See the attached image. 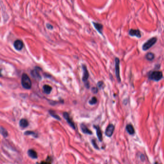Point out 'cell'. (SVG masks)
<instances>
[{"instance_id": "6da1fadb", "label": "cell", "mask_w": 164, "mask_h": 164, "mask_svg": "<svg viewBox=\"0 0 164 164\" xmlns=\"http://www.w3.org/2000/svg\"><path fill=\"white\" fill-rule=\"evenodd\" d=\"M163 78V75L161 71L154 70L148 74V78L150 80L158 81Z\"/></svg>"}, {"instance_id": "7a4b0ae2", "label": "cell", "mask_w": 164, "mask_h": 164, "mask_svg": "<svg viewBox=\"0 0 164 164\" xmlns=\"http://www.w3.org/2000/svg\"><path fill=\"white\" fill-rule=\"evenodd\" d=\"M21 84L23 88L29 90L31 89L32 82L27 74L25 73L22 74L21 78Z\"/></svg>"}, {"instance_id": "3957f363", "label": "cell", "mask_w": 164, "mask_h": 164, "mask_svg": "<svg viewBox=\"0 0 164 164\" xmlns=\"http://www.w3.org/2000/svg\"><path fill=\"white\" fill-rule=\"evenodd\" d=\"M157 40V39L156 37H153L148 40L145 43L143 44L142 47V50L143 51H147L156 43Z\"/></svg>"}, {"instance_id": "277c9868", "label": "cell", "mask_w": 164, "mask_h": 164, "mask_svg": "<svg viewBox=\"0 0 164 164\" xmlns=\"http://www.w3.org/2000/svg\"><path fill=\"white\" fill-rule=\"evenodd\" d=\"M120 60L119 58H115V69H116V75L119 82H120L121 79L120 77V68H119Z\"/></svg>"}, {"instance_id": "5b68a950", "label": "cell", "mask_w": 164, "mask_h": 164, "mask_svg": "<svg viewBox=\"0 0 164 164\" xmlns=\"http://www.w3.org/2000/svg\"><path fill=\"white\" fill-rule=\"evenodd\" d=\"M39 68H40L38 67H36L34 69L31 70L30 72V74L32 77L34 79L39 80L41 79V76L40 75V72H39L40 70H41V69H39Z\"/></svg>"}, {"instance_id": "8992f818", "label": "cell", "mask_w": 164, "mask_h": 164, "mask_svg": "<svg viewBox=\"0 0 164 164\" xmlns=\"http://www.w3.org/2000/svg\"><path fill=\"white\" fill-rule=\"evenodd\" d=\"M63 116H64V119L67 120V122L68 123V124L69 125V126L73 129H75V124H74L73 121H72V119L70 118L69 114L67 112H64L63 114Z\"/></svg>"}, {"instance_id": "52a82bcc", "label": "cell", "mask_w": 164, "mask_h": 164, "mask_svg": "<svg viewBox=\"0 0 164 164\" xmlns=\"http://www.w3.org/2000/svg\"><path fill=\"white\" fill-rule=\"evenodd\" d=\"M114 130H115V127L113 125H109L106 128V129L105 132V134L106 136H107L108 137H110L112 136V135L113 134Z\"/></svg>"}, {"instance_id": "ba28073f", "label": "cell", "mask_w": 164, "mask_h": 164, "mask_svg": "<svg viewBox=\"0 0 164 164\" xmlns=\"http://www.w3.org/2000/svg\"><path fill=\"white\" fill-rule=\"evenodd\" d=\"M23 41L21 40H17L15 41L14 43V46L15 48L17 51H20L23 48Z\"/></svg>"}, {"instance_id": "9c48e42d", "label": "cell", "mask_w": 164, "mask_h": 164, "mask_svg": "<svg viewBox=\"0 0 164 164\" xmlns=\"http://www.w3.org/2000/svg\"><path fill=\"white\" fill-rule=\"evenodd\" d=\"M129 33L131 36H135L138 38H140L141 37V32L139 29H130Z\"/></svg>"}, {"instance_id": "30bf717a", "label": "cell", "mask_w": 164, "mask_h": 164, "mask_svg": "<svg viewBox=\"0 0 164 164\" xmlns=\"http://www.w3.org/2000/svg\"><path fill=\"white\" fill-rule=\"evenodd\" d=\"M82 69H83V71L82 80L84 82H86L87 81V80L89 78V74L88 71L87 70V68H86V66L84 65H82Z\"/></svg>"}, {"instance_id": "8fae6325", "label": "cell", "mask_w": 164, "mask_h": 164, "mask_svg": "<svg viewBox=\"0 0 164 164\" xmlns=\"http://www.w3.org/2000/svg\"><path fill=\"white\" fill-rule=\"evenodd\" d=\"M94 127L96 129V134L99 140L102 141V131L101 130L100 127L98 126H94Z\"/></svg>"}, {"instance_id": "7c38bea8", "label": "cell", "mask_w": 164, "mask_h": 164, "mask_svg": "<svg viewBox=\"0 0 164 164\" xmlns=\"http://www.w3.org/2000/svg\"><path fill=\"white\" fill-rule=\"evenodd\" d=\"M80 128H81V131H82L83 133H84L85 134H89V135L92 134L91 131L87 128V127L85 124H81Z\"/></svg>"}, {"instance_id": "4fadbf2b", "label": "cell", "mask_w": 164, "mask_h": 164, "mask_svg": "<svg viewBox=\"0 0 164 164\" xmlns=\"http://www.w3.org/2000/svg\"><path fill=\"white\" fill-rule=\"evenodd\" d=\"M28 156L32 159H36L38 158L37 153L33 149H29L28 152Z\"/></svg>"}, {"instance_id": "5bb4252c", "label": "cell", "mask_w": 164, "mask_h": 164, "mask_svg": "<svg viewBox=\"0 0 164 164\" xmlns=\"http://www.w3.org/2000/svg\"><path fill=\"white\" fill-rule=\"evenodd\" d=\"M93 25L95 28H96L97 30L101 34H102V31L103 29V26L101 24L99 23H96V22H92Z\"/></svg>"}, {"instance_id": "9a60e30c", "label": "cell", "mask_w": 164, "mask_h": 164, "mask_svg": "<svg viewBox=\"0 0 164 164\" xmlns=\"http://www.w3.org/2000/svg\"><path fill=\"white\" fill-rule=\"evenodd\" d=\"M28 121L26 119H21L19 121L20 127L22 128H26L28 126Z\"/></svg>"}, {"instance_id": "2e32d148", "label": "cell", "mask_w": 164, "mask_h": 164, "mask_svg": "<svg viewBox=\"0 0 164 164\" xmlns=\"http://www.w3.org/2000/svg\"><path fill=\"white\" fill-rule=\"evenodd\" d=\"M42 88L44 92L47 94H50L51 91H52V87L50 85H44L43 86Z\"/></svg>"}, {"instance_id": "e0dca14e", "label": "cell", "mask_w": 164, "mask_h": 164, "mask_svg": "<svg viewBox=\"0 0 164 164\" xmlns=\"http://www.w3.org/2000/svg\"><path fill=\"white\" fill-rule=\"evenodd\" d=\"M126 130L127 131V132L130 135H133L134 134L135 130H134L133 127L131 125H128L126 126Z\"/></svg>"}, {"instance_id": "ac0fdd59", "label": "cell", "mask_w": 164, "mask_h": 164, "mask_svg": "<svg viewBox=\"0 0 164 164\" xmlns=\"http://www.w3.org/2000/svg\"><path fill=\"white\" fill-rule=\"evenodd\" d=\"M145 58L148 61H152L154 58L155 56L154 54L151 52H148L147 54L145 55Z\"/></svg>"}, {"instance_id": "d6986e66", "label": "cell", "mask_w": 164, "mask_h": 164, "mask_svg": "<svg viewBox=\"0 0 164 164\" xmlns=\"http://www.w3.org/2000/svg\"><path fill=\"white\" fill-rule=\"evenodd\" d=\"M1 134L5 138L7 137L8 135L7 130H6L5 128H4L2 126H1Z\"/></svg>"}, {"instance_id": "ffe728a7", "label": "cell", "mask_w": 164, "mask_h": 164, "mask_svg": "<svg viewBox=\"0 0 164 164\" xmlns=\"http://www.w3.org/2000/svg\"><path fill=\"white\" fill-rule=\"evenodd\" d=\"M49 113H50V114L51 115V116L53 118H54V119H57L58 120H61V118H60V117L58 115H57L55 113V112L54 111L50 110L49 111Z\"/></svg>"}, {"instance_id": "44dd1931", "label": "cell", "mask_w": 164, "mask_h": 164, "mask_svg": "<svg viewBox=\"0 0 164 164\" xmlns=\"http://www.w3.org/2000/svg\"><path fill=\"white\" fill-rule=\"evenodd\" d=\"M52 161V158L50 156H48L45 161H42L39 164H51Z\"/></svg>"}, {"instance_id": "7402d4cb", "label": "cell", "mask_w": 164, "mask_h": 164, "mask_svg": "<svg viewBox=\"0 0 164 164\" xmlns=\"http://www.w3.org/2000/svg\"><path fill=\"white\" fill-rule=\"evenodd\" d=\"M25 134L27 135H31V136H33L34 137H37V136H38L37 134H36L33 131H26L25 132Z\"/></svg>"}, {"instance_id": "603a6c76", "label": "cell", "mask_w": 164, "mask_h": 164, "mask_svg": "<svg viewBox=\"0 0 164 164\" xmlns=\"http://www.w3.org/2000/svg\"><path fill=\"white\" fill-rule=\"evenodd\" d=\"M97 102V99L95 97H93L91 100L89 101V103H90V104L91 105H93L96 104Z\"/></svg>"}, {"instance_id": "cb8c5ba5", "label": "cell", "mask_w": 164, "mask_h": 164, "mask_svg": "<svg viewBox=\"0 0 164 164\" xmlns=\"http://www.w3.org/2000/svg\"><path fill=\"white\" fill-rule=\"evenodd\" d=\"M92 145L93 146V147H94L96 149H99V147L97 146V143H96V141L94 140H92Z\"/></svg>"}, {"instance_id": "d4e9b609", "label": "cell", "mask_w": 164, "mask_h": 164, "mask_svg": "<svg viewBox=\"0 0 164 164\" xmlns=\"http://www.w3.org/2000/svg\"><path fill=\"white\" fill-rule=\"evenodd\" d=\"M103 85H104V83H103V81H99L98 82V83H97V85H98V86L99 87V88H102Z\"/></svg>"}, {"instance_id": "484cf974", "label": "cell", "mask_w": 164, "mask_h": 164, "mask_svg": "<svg viewBox=\"0 0 164 164\" xmlns=\"http://www.w3.org/2000/svg\"><path fill=\"white\" fill-rule=\"evenodd\" d=\"M91 91L93 93H97L98 92V89L96 87H93L92 88V89H91Z\"/></svg>"}, {"instance_id": "4316f807", "label": "cell", "mask_w": 164, "mask_h": 164, "mask_svg": "<svg viewBox=\"0 0 164 164\" xmlns=\"http://www.w3.org/2000/svg\"><path fill=\"white\" fill-rule=\"evenodd\" d=\"M46 27L47 28H48L49 29H53V27L52 25H51V24H46Z\"/></svg>"}]
</instances>
